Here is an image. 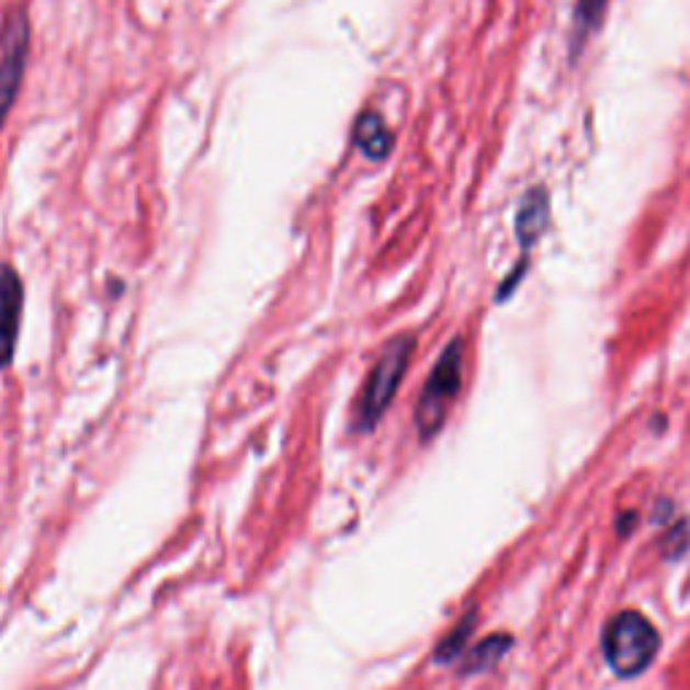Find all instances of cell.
Masks as SVG:
<instances>
[{
  "instance_id": "cell-3",
  "label": "cell",
  "mask_w": 690,
  "mask_h": 690,
  "mask_svg": "<svg viewBox=\"0 0 690 690\" xmlns=\"http://www.w3.org/2000/svg\"><path fill=\"white\" fill-rule=\"evenodd\" d=\"M412 351H416V338L412 335H397L388 340L386 348L377 357L373 373L362 388V397L357 403V429L359 432H373L386 410L392 408L397 388L403 386V377L408 373Z\"/></svg>"
},
{
  "instance_id": "cell-12",
  "label": "cell",
  "mask_w": 690,
  "mask_h": 690,
  "mask_svg": "<svg viewBox=\"0 0 690 690\" xmlns=\"http://www.w3.org/2000/svg\"><path fill=\"white\" fill-rule=\"evenodd\" d=\"M527 268H529V253H523L521 264H516V268H512V273L507 275V279L502 281V286H499L497 303H507V299L512 297V292H516V286H518V283H521L523 275H527Z\"/></svg>"
},
{
  "instance_id": "cell-5",
  "label": "cell",
  "mask_w": 690,
  "mask_h": 690,
  "mask_svg": "<svg viewBox=\"0 0 690 690\" xmlns=\"http://www.w3.org/2000/svg\"><path fill=\"white\" fill-rule=\"evenodd\" d=\"M22 308H25V286L20 273L11 264L0 262V370L14 362Z\"/></svg>"
},
{
  "instance_id": "cell-2",
  "label": "cell",
  "mask_w": 690,
  "mask_h": 690,
  "mask_svg": "<svg viewBox=\"0 0 690 690\" xmlns=\"http://www.w3.org/2000/svg\"><path fill=\"white\" fill-rule=\"evenodd\" d=\"M464 377V340L453 338L442 348L438 364L429 373L423 392L416 405V432L421 442H432L445 427V418L451 412V405L456 403L462 392Z\"/></svg>"
},
{
  "instance_id": "cell-8",
  "label": "cell",
  "mask_w": 690,
  "mask_h": 690,
  "mask_svg": "<svg viewBox=\"0 0 690 690\" xmlns=\"http://www.w3.org/2000/svg\"><path fill=\"white\" fill-rule=\"evenodd\" d=\"M607 0H575V14H572V35H569V52L572 60L580 57V52L586 49L588 38L597 33L601 25V16H604Z\"/></svg>"
},
{
  "instance_id": "cell-10",
  "label": "cell",
  "mask_w": 690,
  "mask_h": 690,
  "mask_svg": "<svg viewBox=\"0 0 690 690\" xmlns=\"http://www.w3.org/2000/svg\"><path fill=\"white\" fill-rule=\"evenodd\" d=\"M477 623V610H470L462 621L453 626V631L448 636H442L438 651H434V664H453L459 656L464 653V647L470 645L472 631H475Z\"/></svg>"
},
{
  "instance_id": "cell-13",
  "label": "cell",
  "mask_w": 690,
  "mask_h": 690,
  "mask_svg": "<svg viewBox=\"0 0 690 690\" xmlns=\"http://www.w3.org/2000/svg\"><path fill=\"white\" fill-rule=\"evenodd\" d=\"M634 523H636V512H629V516H621V521H618V534L629 536L631 529H634Z\"/></svg>"
},
{
  "instance_id": "cell-1",
  "label": "cell",
  "mask_w": 690,
  "mask_h": 690,
  "mask_svg": "<svg viewBox=\"0 0 690 690\" xmlns=\"http://www.w3.org/2000/svg\"><path fill=\"white\" fill-rule=\"evenodd\" d=\"M660 651L658 629L640 610H623L601 631V656L612 675L634 680L645 675Z\"/></svg>"
},
{
  "instance_id": "cell-6",
  "label": "cell",
  "mask_w": 690,
  "mask_h": 690,
  "mask_svg": "<svg viewBox=\"0 0 690 690\" xmlns=\"http://www.w3.org/2000/svg\"><path fill=\"white\" fill-rule=\"evenodd\" d=\"M547 224H551V192L536 184L523 192L516 214V238L523 253H529L540 244L542 235L547 233Z\"/></svg>"
},
{
  "instance_id": "cell-11",
  "label": "cell",
  "mask_w": 690,
  "mask_h": 690,
  "mask_svg": "<svg viewBox=\"0 0 690 690\" xmlns=\"http://www.w3.org/2000/svg\"><path fill=\"white\" fill-rule=\"evenodd\" d=\"M686 551H688V523L677 521L675 527H671V532L666 534V556L680 558Z\"/></svg>"
},
{
  "instance_id": "cell-9",
  "label": "cell",
  "mask_w": 690,
  "mask_h": 690,
  "mask_svg": "<svg viewBox=\"0 0 690 690\" xmlns=\"http://www.w3.org/2000/svg\"><path fill=\"white\" fill-rule=\"evenodd\" d=\"M512 647V636L510 634H491L486 636L483 642H477L475 647L464 656L462 660V675L472 677V675H483V671H491L497 669L499 660H502Z\"/></svg>"
},
{
  "instance_id": "cell-7",
  "label": "cell",
  "mask_w": 690,
  "mask_h": 690,
  "mask_svg": "<svg viewBox=\"0 0 690 690\" xmlns=\"http://www.w3.org/2000/svg\"><path fill=\"white\" fill-rule=\"evenodd\" d=\"M353 144L370 162H383L394 149V133L373 111H364L353 125Z\"/></svg>"
},
{
  "instance_id": "cell-4",
  "label": "cell",
  "mask_w": 690,
  "mask_h": 690,
  "mask_svg": "<svg viewBox=\"0 0 690 690\" xmlns=\"http://www.w3.org/2000/svg\"><path fill=\"white\" fill-rule=\"evenodd\" d=\"M27 52H31V22L25 9H14L5 14L0 31V129L25 79Z\"/></svg>"
}]
</instances>
